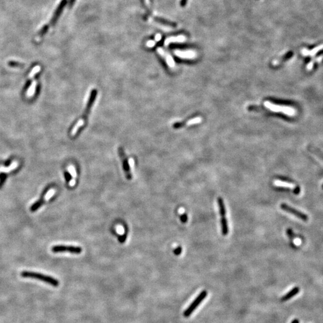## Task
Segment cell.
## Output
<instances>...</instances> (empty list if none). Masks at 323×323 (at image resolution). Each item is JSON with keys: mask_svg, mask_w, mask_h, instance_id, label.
Listing matches in <instances>:
<instances>
[{"mask_svg": "<svg viewBox=\"0 0 323 323\" xmlns=\"http://www.w3.org/2000/svg\"><path fill=\"white\" fill-rule=\"evenodd\" d=\"M158 52L161 56L164 57L167 64L170 68H173L175 67V61L174 59L172 58V57L169 54H167L164 50H163L161 48H159L158 49Z\"/></svg>", "mask_w": 323, "mask_h": 323, "instance_id": "cell-9", "label": "cell"}, {"mask_svg": "<svg viewBox=\"0 0 323 323\" xmlns=\"http://www.w3.org/2000/svg\"><path fill=\"white\" fill-rule=\"evenodd\" d=\"M312 67H313V62H312L309 63V64L307 65V70H311V69L312 68Z\"/></svg>", "mask_w": 323, "mask_h": 323, "instance_id": "cell-33", "label": "cell"}, {"mask_svg": "<svg viewBox=\"0 0 323 323\" xmlns=\"http://www.w3.org/2000/svg\"><path fill=\"white\" fill-rule=\"evenodd\" d=\"M299 290L300 289L299 287H296L293 288L292 290H291L288 293L283 297L281 300L284 302V301H287L288 300L291 299L292 297H293L294 296H296V294L299 293Z\"/></svg>", "mask_w": 323, "mask_h": 323, "instance_id": "cell-12", "label": "cell"}, {"mask_svg": "<svg viewBox=\"0 0 323 323\" xmlns=\"http://www.w3.org/2000/svg\"><path fill=\"white\" fill-rule=\"evenodd\" d=\"M40 69H41V68H40V66H36V67H34L32 70V71L30 72V74L29 75V77H28L29 80H31L32 78H33V77L36 75V74L40 71Z\"/></svg>", "mask_w": 323, "mask_h": 323, "instance_id": "cell-22", "label": "cell"}, {"mask_svg": "<svg viewBox=\"0 0 323 323\" xmlns=\"http://www.w3.org/2000/svg\"><path fill=\"white\" fill-rule=\"evenodd\" d=\"M186 39V37L184 36H171L167 38L165 40V44L168 45L173 43H182Z\"/></svg>", "mask_w": 323, "mask_h": 323, "instance_id": "cell-11", "label": "cell"}, {"mask_svg": "<svg viewBox=\"0 0 323 323\" xmlns=\"http://www.w3.org/2000/svg\"><path fill=\"white\" fill-rule=\"evenodd\" d=\"M221 232L224 236H226L229 233V227L227 218L225 217H221L220 219Z\"/></svg>", "mask_w": 323, "mask_h": 323, "instance_id": "cell-13", "label": "cell"}, {"mask_svg": "<svg viewBox=\"0 0 323 323\" xmlns=\"http://www.w3.org/2000/svg\"><path fill=\"white\" fill-rule=\"evenodd\" d=\"M265 107L269 109L270 111L275 113H281L288 116H294L296 114V109L293 107L290 106H285L275 104L269 101H265L264 102Z\"/></svg>", "mask_w": 323, "mask_h": 323, "instance_id": "cell-3", "label": "cell"}, {"mask_svg": "<svg viewBox=\"0 0 323 323\" xmlns=\"http://www.w3.org/2000/svg\"><path fill=\"white\" fill-rule=\"evenodd\" d=\"M52 251L54 252H68L72 254H79L82 252V248L80 247L71 245H55L52 247Z\"/></svg>", "mask_w": 323, "mask_h": 323, "instance_id": "cell-6", "label": "cell"}, {"mask_svg": "<svg viewBox=\"0 0 323 323\" xmlns=\"http://www.w3.org/2000/svg\"><path fill=\"white\" fill-rule=\"evenodd\" d=\"M75 0H70V5L71 6L72 5V4H74V2H75Z\"/></svg>", "mask_w": 323, "mask_h": 323, "instance_id": "cell-37", "label": "cell"}, {"mask_svg": "<svg viewBox=\"0 0 323 323\" xmlns=\"http://www.w3.org/2000/svg\"><path fill=\"white\" fill-rule=\"evenodd\" d=\"M291 323H299V321L297 319H295L291 322Z\"/></svg>", "mask_w": 323, "mask_h": 323, "instance_id": "cell-38", "label": "cell"}, {"mask_svg": "<svg viewBox=\"0 0 323 323\" xmlns=\"http://www.w3.org/2000/svg\"><path fill=\"white\" fill-rule=\"evenodd\" d=\"M155 39H156V40L158 41H160L161 39V36L160 34H157L156 36V37H155Z\"/></svg>", "mask_w": 323, "mask_h": 323, "instance_id": "cell-34", "label": "cell"}, {"mask_svg": "<svg viewBox=\"0 0 323 323\" xmlns=\"http://www.w3.org/2000/svg\"><path fill=\"white\" fill-rule=\"evenodd\" d=\"M9 65L12 67H15V66H20V64L19 63H16V62H9Z\"/></svg>", "mask_w": 323, "mask_h": 323, "instance_id": "cell-30", "label": "cell"}, {"mask_svg": "<svg viewBox=\"0 0 323 323\" xmlns=\"http://www.w3.org/2000/svg\"><path fill=\"white\" fill-rule=\"evenodd\" d=\"M53 194H54V190H50L49 193H47V195H46V198L47 199H48L49 198H50V197L52 196V195Z\"/></svg>", "mask_w": 323, "mask_h": 323, "instance_id": "cell-32", "label": "cell"}, {"mask_svg": "<svg viewBox=\"0 0 323 323\" xmlns=\"http://www.w3.org/2000/svg\"><path fill=\"white\" fill-rule=\"evenodd\" d=\"M287 234H288V236L290 238H293V231H292L291 229H287Z\"/></svg>", "mask_w": 323, "mask_h": 323, "instance_id": "cell-29", "label": "cell"}, {"mask_svg": "<svg viewBox=\"0 0 323 323\" xmlns=\"http://www.w3.org/2000/svg\"><path fill=\"white\" fill-rule=\"evenodd\" d=\"M280 207L284 211H286V212L291 214L295 215L296 217H297V218L302 220L303 221H306L308 220V217H307V215H306L305 214H304L303 213H301V212L299 211L298 210H297L290 207L289 205H288L286 203L281 204Z\"/></svg>", "mask_w": 323, "mask_h": 323, "instance_id": "cell-7", "label": "cell"}, {"mask_svg": "<svg viewBox=\"0 0 323 323\" xmlns=\"http://www.w3.org/2000/svg\"><path fill=\"white\" fill-rule=\"evenodd\" d=\"M96 95H97V92H96V90H93L92 91V92L90 93L89 99V101L88 102V104H87V106H86V108L85 111L84 112L82 117L79 120V121L75 124V125L73 127V128L72 129L71 132V135L72 137L75 136L77 134V133L78 132V131L80 129V128L82 127L83 126L85 125V122H86V119H87V118H88V116L89 114L91 108H92L93 103H94V101H95V98L96 96Z\"/></svg>", "mask_w": 323, "mask_h": 323, "instance_id": "cell-1", "label": "cell"}, {"mask_svg": "<svg viewBox=\"0 0 323 323\" xmlns=\"http://www.w3.org/2000/svg\"><path fill=\"white\" fill-rule=\"evenodd\" d=\"M293 192L296 194V195H298L299 193H300V188L299 187H296L294 190H293Z\"/></svg>", "mask_w": 323, "mask_h": 323, "instance_id": "cell-31", "label": "cell"}, {"mask_svg": "<svg viewBox=\"0 0 323 323\" xmlns=\"http://www.w3.org/2000/svg\"><path fill=\"white\" fill-rule=\"evenodd\" d=\"M126 234H123L122 236H121L120 238H119V242L120 243H123L125 242L126 241Z\"/></svg>", "mask_w": 323, "mask_h": 323, "instance_id": "cell-27", "label": "cell"}, {"mask_svg": "<svg viewBox=\"0 0 323 323\" xmlns=\"http://www.w3.org/2000/svg\"><path fill=\"white\" fill-rule=\"evenodd\" d=\"M217 203H218L220 214L221 217H225V215L226 214V207L224 203L223 199L221 197H218Z\"/></svg>", "mask_w": 323, "mask_h": 323, "instance_id": "cell-14", "label": "cell"}, {"mask_svg": "<svg viewBox=\"0 0 323 323\" xmlns=\"http://www.w3.org/2000/svg\"><path fill=\"white\" fill-rule=\"evenodd\" d=\"M18 166V163L16 162H13L11 165L10 166H9L7 168H1L0 170L1 171H3V172H9L10 171H12L13 169H14L15 168H16Z\"/></svg>", "mask_w": 323, "mask_h": 323, "instance_id": "cell-21", "label": "cell"}, {"mask_svg": "<svg viewBox=\"0 0 323 323\" xmlns=\"http://www.w3.org/2000/svg\"><path fill=\"white\" fill-rule=\"evenodd\" d=\"M180 219H181V221L182 223H186L187 221V220H188L187 215L186 214H185V213L181 214V217H180Z\"/></svg>", "mask_w": 323, "mask_h": 323, "instance_id": "cell-24", "label": "cell"}, {"mask_svg": "<svg viewBox=\"0 0 323 323\" xmlns=\"http://www.w3.org/2000/svg\"><path fill=\"white\" fill-rule=\"evenodd\" d=\"M155 45V43L153 41H150L147 42V46L148 47H152Z\"/></svg>", "mask_w": 323, "mask_h": 323, "instance_id": "cell-28", "label": "cell"}, {"mask_svg": "<svg viewBox=\"0 0 323 323\" xmlns=\"http://www.w3.org/2000/svg\"><path fill=\"white\" fill-rule=\"evenodd\" d=\"M207 291L203 290L198 295V296L194 300L193 303L191 304L189 306V307L184 311V315L185 317H189L193 312V311L197 308V306L202 303V302L207 297Z\"/></svg>", "mask_w": 323, "mask_h": 323, "instance_id": "cell-4", "label": "cell"}, {"mask_svg": "<svg viewBox=\"0 0 323 323\" xmlns=\"http://www.w3.org/2000/svg\"><path fill=\"white\" fill-rule=\"evenodd\" d=\"M21 276L25 278H34L42 281L45 282L46 283H47L51 286H53L54 287H57L59 284V281L54 279L53 277L50 276H47L43 274H41L36 272H22L21 273Z\"/></svg>", "mask_w": 323, "mask_h": 323, "instance_id": "cell-2", "label": "cell"}, {"mask_svg": "<svg viewBox=\"0 0 323 323\" xmlns=\"http://www.w3.org/2000/svg\"><path fill=\"white\" fill-rule=\"evenodd\" d=\"M275 183V184L276 186H280V187H288V188H293V189L296 187L293 184H292L291 182H286V181H276Z\"/></svg>", "mask_w": 323, "mask_h": 323, "instance_id": "cell-17", "label": "cell"}, {"mask_svg": "<svg viewBox=\"0 0 323 323\" xmlns=\"http://www.w3.org/2000/svg\"><path fill=\"white\" fill-rule=\"evenodd\" d=\"M155 20L161 23L163 25H166V26H172V27H175L176 26V24L175 23H173L171 21H169V20H165V19H163L161 18H155Z\"/></svg>", "mask_w": 323, "mask_h": 323, "instance_id": "cell-16", "label": "cell"}, {"mask_svg": "<svg viewBox=\"0 0 323 323\" xmlns=\"http://www.w3.org/2000/svg\"><path fill=\"white\" fill-rule=\"evenodd\" d=\"M202 121V119L200 117H196L195 118H193L192 119H190L186 123L187 126L193 125L195 124H198L201 123Z\"/></svg>", "mask_w": 323, "mask_h": 323, "instance_id": "cell-19", "label": "cell"}, {"mask_svg": "<svg viewBox=\"0 0 323 323\" xmlns=\"http://www.w3.org/2000/svg\"><path fill=\"white\" fill-rule=\"evenodd\" d=\"M67 0H62L61 2V3L59 4V5H58L57 8L56 9V11H55V12L54 13V17L52 18V19L51 20V24L52 25H55V23L57 22L58 18L60 16V15H61L63 9H64V7L65 6V5L67 4Z\"/></svg>", "mask_w": 323, "mask_h": 323, "instance_id": "cell-10", "label": "cell"}, {"mask_svg": "<svg viewBox=\"0 0 323 323\" xmlns=\"http://www.w3.org/2000/svg\"><path fill=\"white\" fill-rule=\"evenodd\" d=\"M187 0H181V6H184L187 2Z\"/></svg>", "mask_w": 323, "mask_h": 323, "instance_id": "cell-35", "label": "cell"}, {"mask_svg": "<svg viewBox=\"0 0 323 323\" xmlns=\"http://www.w3.org/2000/svg\"><path fill=\"white\" fill-rule=\"evenodd\" d=\"M43 203H44V201L42 199L36 201L35 203H34L31 206V211H33V212L36 211V210H37L38 208H40L41 207V205L43 204Z\"/></svg>", "mask_w": 323, "mask_h": 323, "instance_id": "cell-20", "label": "cell"}, {"mask_svg": "<svg viewBox=\"0 0 323 323\" xmlns=\"http://www.w3.org/2000/svg\"><path fill=\"white\" fill-rule=\"evenodd\" d=\"M118 153H119V155L122 162L123 168V171L125 174L126 177L127 179L130 180L132 179V175L131 171H130V167L129 163V160L127 159L125 154L124 153V151L121 147H119Z\"/></svg>", "mask_w": 323, "mask_h": 323, "instance_id": "cell-5", "label": "cell"}, {"mask_svg": "<svg viewBox=\"0 0 323 323\" xmlns=\"http://www.w3.org/2000/svg\"><path fill=\"white\" fill-rule=\"evenodd\" d=\"M48 29H49V26L48 25H45L44 26L42 29L40 30V33H39V36H43L48 31Z\"/></svg>", "mask_w": 323, "mask_h": 323, "instance_id": "cell-23", "label": "cell"}, {"mask_svg": "<svg viewBox=\"0 0 323 323\" xmlns=\"http://www.w3.org/2000/svg\"><path fill=\"white\" fill-rule=\"evenodd\" d=\"M145 1V3L146 4V5L147 7H149L150 5V0H144Z\"/></svg>", "mask_w": 323, "mask_h": 323, "instance_id": "cell-36", "label": "cell"}, {"mask_svg": "<svg viewBox=\"0 0 323 323\" xmlns=\"http://www.w3.org/2000/svg\"><path fill=\"white\" fill-rule=\"evenodd\" d=\"M65 179L67 180V181L68 182H70L72 181V177L71 175L70 174V172H65Z\"/></svg>", "mask_w": 323, "mask_h": 323, "instance_id": "cell-26", "label": "cell"}, {"mask_svg": "<svg viewBox=\"0 0 323 323\" xmlns=\"http://www.w3.org/2000/svg\"><path fill=\"white\" fill-rule=\"evenodd\" d=\"M36 80H34V82H33L30 88L28 90L27 96L28 97H31L34 94L35 91H36Z\"/></svg>", "mask_w": 323, "mask_h": 323, "instance_id": "cell-18", "label": "cell"}, {"mask_svg": "<svg viewBox=\"0 0 323 323\" xmlns=\"http://www.w3.org/2000/svg\"><path fill=\"white\" fill-rule=\"evenodd\" d=\"M175 54L181 59H193L197 56L196 53L194 50H179L175 51Z\"/></svg>", "mask_w": 323, "mask_h": 323, "instance_id": "cell-8", "label": "cell"}, {"mask_svg": "<svg viewBox=\"0 0 323 323\" xmlns=\"http://www.w3.org/2000/svg\"><path fill=\"white\" fill-rule=\"evenodd\" d=\"M323 49V45L319 46L317 47H315V49H312V50H309L307 49H304L302 50V54H303V55H304V56H314V54H315L318 52H319L320 50H322Z\"/></svg>", "mask_w": 323, "mask_h": 323, "instance_id": "cell-15", "label": "cell"}, {"mask_svg": "<svg viewBox=\"0 0 323 323\" xmlns=\"http://www.w3.org/2000/svg\"><path fill=\"white\" fill-rule=\"evenodd\" d=\"M182 248L180 246H179L175 248V250H174V253L177 255H179L182 252Z\"/></svg>", "mask_w": 323, "mask_h": 323, "instance_id": "cell-25", "label": "cell"}]
</instances>
